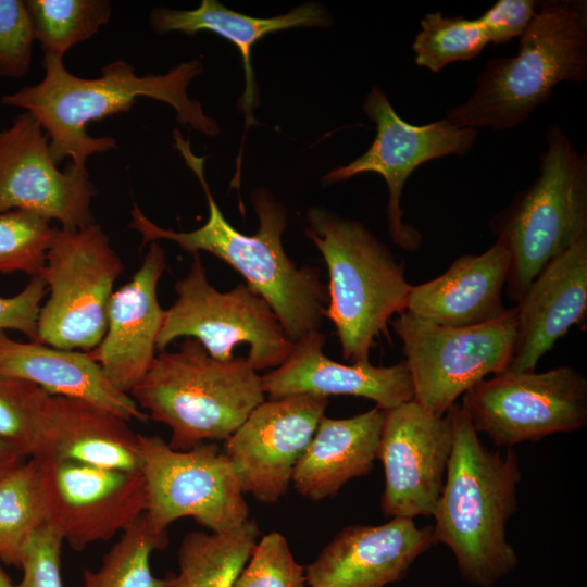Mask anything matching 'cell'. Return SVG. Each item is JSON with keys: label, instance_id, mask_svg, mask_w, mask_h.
Returning a JSON list of instances; mask_svg holds the SVG:
<instances>
[{"label": "cell", "instance_id": "obj_1", "mask_svg": "<svg viewBox=\"0 0 587 587\" xmlns=\"http://www.w3.org/2000/svg\"><path fill=\"white\" fill-rule=\"evenodd\" d=\"M174 147L198 178L209 204V218L199 228L175 232L149 220L134 203L129 227L141 236V246L164 239L186 252L212 253L233 268L261 296L277 315L286 335L295 344L319 330L328 303L327 286L317 268L298 266L285 252L282 235L287 224L285 207L263 188L251 196L259 227L246 235L230 225L214 200L204 177L203 157L196 155L178 129L173 132Z\"/></svg>", "mask_w": 587, "mask_h": 587}, {"label": "cell", "instance_id": "obj_2", "mask_svg": "<svg viewBox=\"0 0 587 587\" xmlns=\"http://www.w3.org/2000/svg\"><path fill=\"white\" fill-rule=\"evenodd\" d=\"M42 79L1 99L7 107L23 109L41 125L49 138L53 161L70 158L72 165L86 170L90 155L116 149L110 136H90L91 122L129 111L137 98L148 97L171 105L179 124L207 136H217V123L208 116L198 100L188 97L191 80L203 71L200 60L184 62L166 74L138 76L123 60L107 64L98 78H80L66 70L63 60L45 55Z\"/></svg>", "mask_w": 587, "mask_h": 587}, {"label": "cell", "instance_id": "obj_3", "mask_svg": "<svg viewBox=\"0 0 587 587\" xmlns=\"http://www.w3.org/2000/svg\"><path fill=\"white\" fill-rule=\"evenodd\" d=\"M447 413L453 440L433 534L436 545L453 552L461 575L486 587L517 563L505 530L517 508L521 472L511 449H487L460 404Z\"/></svg>", "mask_w": 587, "mask_h": 587}, {"label": "cell", "instance_id": "obj_4", "mask_svg": "<svg viewBox=\"0 0 587 587\" xmlns=\"http://www.w3.org/2000/svg\"><path fill=\"white\" fill-rule=\"evenodd\" d=\"M586 79V1H544L521 35L516 55L488 61L470 97L445 117L476 129H510L547 102L558 85Z\"/></svg>", "mask_w": 587, "mask_h": 587}, {"label": "cell", "instance_id": "obj_5", "mask_svg": "<svg viewBox=\"0 0 587 587\" xmlns=\"http://www.w3.org/2000/svg\"><path fill=\"white\" fill-rule=\"evenodd\" d=\"M129 396L171 429L167 444L179 451L226 440L265 399L262 376L247 358L214 359L193 338L155 354Z\"/></svg>", "mask_w": 587, "mask_h": 587}, {"label": "cell", "instance_id": "obj_6", "mask_svg": "<svg viewBox=\"0 0 587 587\" xmlns=\"http://www.w3.org/2000/svg\"><path fill=\"white\" fill-rule=\"evenodd\" d=\"M305 235L322 253L329 276L325 317L335 328L342 357L370 361L375 340L405 311L411 286L391 251L365 225L324 208L307 212Z\"/></svg>", "mask_w": 587, "mask_h": 587}, {"label": "cell", "instance_id": "obj_7", "mask_svg": "<svg viewBox=\"0 0 587 587\" xmlns=\"http://www.w3.org/2000/svg\"><path fill=\"white\" fill-rule=\"evenodd\" d=\"M510 255L508 296L516 303L555 257L587 236V154L551 125L533 184L489 222Z\"/></svg>", "mask_w": 587, "mask_h": 587}, {"label": "cell", "instance_id": "obj_8", "mask_svg": "<svg viewBox=\"0 0 587 587\" xmlns=\"http://www.w3.org/2000/svg\"><path fill=\"white\" fill-rule=\"evenodd\" d=\"M402 341L413 400L445 415L469 389L507 371L517 339L516 307L483 324L449 327L401 312L390 321Z\"/></svg>", "mask_w": 587, "mask_h": 587}, {"label": "cell", "instance_id": "obj_9", "mask_svg": "<svg viewBox=\"0 0 587 587\" xmlns=\"http://www.w3.org/2000/svg\"><path fill=\"white\" fill-rule=\"evenodd\" d=\"M191 255L187 275L175 284L177 298L164 310L157 349L165 350L179 337L193 338L214 359L229 361L235 347L247 344V360L257 372L280 365L294 342L271 305L247 284L217 290L199 253Z\"/></svg>", "mask_w": 587, "mask_h": 587}, {"label": "cell", "instance_id": "obj_10", "mask_svg": "<svg viewBox=\"0 0 587 587\" xmlns=\"http://www.w3.org/2000/svg\"><path fill=\"white\" fill-rule=\"evenodd\" d=\"M123 263L102 228L91 223L58 228L40 276L49 289L37 341L66 350H92L107 329L108 307Z\"/></svg>", "mask_w": 587, "mask_h": 587}, {"label": "cell", "instance_id": "obj_11", "mask_svg": "<svg viewBox=\"0 0 587 587\" xmlns=\"http://www.w3.org/2000/svg\"><path fill=\"white\" fill-rule=\"evenodd\" d=\"M149 527L165 533L178 519L192 517L212 533L230 530L249 519L238 477L215 441L179 451L159 436L138 434Z\"/></svg>", "mask_w": 587, "mask_h": 587}, {"label": "cell", "instance_id": "obj_12", "mask_svg": "<svg viewBox=\"0 0 587 587\" xmlns=\"http://www.w3.org/2000/svg\"><path fill=\"white\" fill-rule=\"evenodd\" d=\"M477 433L511 448L587 424V380L571 366L503 372L483 379L460 404Z\"/></svg>", "mask_w": 587, "mask_h": 587}, {"label": "cell", "instance_id": "obj_13", "mask_svg": "<svg viewBox=\"0 0 587 587\" xmlns=\"http://www.w3.org/2000/svg\"><path fill=\"white\" fill-rule=\"evenodd\" d=\"M363 111L376 127L370 148L347 165L332 170L325 183L345 182L363 173L380 175L388 188L387 220L392 241L403 250L419 249L422 237L404 224L400 201L404 183L421 164L446 155H464L474 146L478 129L459 126L446 117L413 125L403 121L384 91L373 87L363 102Z\"/></svg>", "mask_w": 587, "mask_h": 587}, {"label": "cell", "instance_id": "obj_14", "mask_svg": "<svg viewBox=\"0 0 587 587\" xmlns=\"http://www.w3.org/2000/svg\"><path fill=\"white\" fill-rule=\"evenodd\" d=\"M35 459L40 467L47 524L74 550L111 539L147 510L141 471L107 469L50 457Z\"/></svg>", "mask_w": 587, "mask_h": 587}, {"label": "cell", "instance_id": "obj_15", "mask_svg": "<svg viewBox=\"0 0 587 587\" xmlns=\"http://www.w3.org/2000/svg\"><path fill=\"white\" fill-rule=\"evenodd\" d=\"M327 404V397L290 395L268 397L252 410L224 440L243 494L265 504L286 495Z\"/></svg>", "mask_w": 587, "mask_h": 587}, {"label": "cell", "instance_id": "obj_16", "mask_svg": "<svg viewBox=\"0 0 587 587\" xmlns=\"http://www.w3.org/2000/svg\"><path fill=\"white\" fill-rule=\"evenodd\" d=\"M95 193L86 170L58 168L49 138L30 113L23 111L0 130V212L22 210L76 229L93 223Z\"/></svg>", "mask_w": 587, "mask_h": 587}, {"label": "cell", "instance_id": "obj_17", "mask_svg": "<svg viewBox=\"0 0 587 587\" xmlns=\"http://www.w3.org/2000/svg\"><path fill=\"white\" fill-rule=\"evenodd\" d=\"M452 440L448 413L436 415L414 400L385 410L377 459L384 465L380 508L386 517L433 515Z\"/></svg>", "mask_w": 587, "mask_h": 587}, {"label": "cell", "instance_id": "obj_18", "mask_svg": "<svg viewBox=\"0 0 587 587\" xmlns=\"http://www.w3.org/2000/svg\"><path fill=\"white\" fill-rule=\"evenodd\" d=\"M436 545L433 526L392 517L382 525L340 530L305 569L310 587H387L400 582L412 563Z\"/></svg>", "mask_w": 587, "mask_h": 587}, {"label": "cell", "instance_id": "obj_19", "mask_svg": "<svg viewBox=\"0 0 587 587\" xmlns=\"http://www.w3.org/2000/svg\"><path fill=\"white\" fill-rule=\"evenodd\" d=\"M166 268L165 252L150 242L141 266L130 280L113 291L107 329L90 357L120 391L128 394L149 370L157 349L164 310L157 297L159 279Z\"/></svg>", "mask_w": 587, "mask_h": 587}, {"label": "cell", "instance_id": "obj_20", "mask_svg": "<svg viewBox=\"0 0 587 587\" xmlns=\"http://www.w3.org/2000/svg\"><path fill=\"white\" fill-rule=\"evenodd\" d=\"M325 340L319 329L295 342L287 359L262 375L265 395H349L370 399L383 410L413 400L404 361L390 366H375L370 361L342 364L324 353Z\"/></svg>", "mask_w": 587, "mask_h": 587}, {"label": "cell", "instance_id": "obj_21", "mask_svg": "<svg viewBox=\"0 0 587 587\" xmlns=\"http://www.w3.org/2000/svg\"><path fill=\"white\" fill-rule=\"evenodd\" d=\"M516 307L517 339L505 372L535 371L539 360L587 310V236L552 259Z\"/></svg>", "mask_w": 587, "mask_h": 587}, {"label": "cell", "instance_id": "obj_22", "mask_svg": "<svg viewBox=\"0 0 587 587\" xmlns=\"http://www.w3.org/2000/svg\"><path fill=\"white\" fill-rule=\"evenodd\" d=\"M510 255L495 242L482 254H465L440 276L411 286L408 314L437 325L464 327L496 320L507 310L502 294Z\"/></svg>", "mask_w": 587, "mask_h": 587}, {"label": "cell", "instance_id": "obj_23", "mask_svg": "<svg viewBox=\"0 0 587 587\" xmlns=\"http://www.w3.org/2000/svg\"><path fill=\"white\" fill-rule=\"evenodd\" d=\"M0 374L29 380L52 396L86 400L128 422L149 420L128 394L111 384L88 352L17 341L0 332Z\"/></svg>", "mask_w": 587, "mask_h": 587}, {"label": "cell", "instance_id": "obj_24", "mask_svg": "<svg viewBox=\"0 0 587 587\" xmlns=\"http://www.w3.org/2000/svg\"><path fill=\"white\" fill-rule=\"evenodd\" d=\"M385 410H371L347 419L323 416L291 484L312 501L334 497L349 480L367 475L377 460Z\"/></svg>", "mask_w": 587, "mask_h": 587}, {"label": "cell", "instance_id": "obj_25", "mask_svg": "<svg viewBox=\"0 0 587 587\" xmlns=\"http://www.w3.org/2000/svg\"><path fill=\"white\" fill-rule=\"evenodd\" d=\"M127 423L114 412L86 400L52 396L45 446L38 457L141 471L138 434Z\"/></svg>", "mask_w": 587, "mask_h": 587}, {"label": "cell", "instance_id": "obj_26", "mask_svg": "<svg viewBox=\"0 0 587 587\" xmlns=\"http://www.w3.org/2000/svg\"><path fill=\"white\" fill-rule=\"evenodd\" d=\"M332 20L325 8L315 2L300 4L273 17H253L229 10L217 0H202L193 10L157 8L151 11L149 23L158 34L179 32L192 36L211 32L230 41L240 52L245 72V91L240 110L246 116V128L258 124L252 109L258 104L251 52L255 42L266 35L296 27H326Z\"/></svg>", "mask_w": 587, "mask_h": 587}, {"label": "cell", "instance_id": "obj_27", "mask_svg": "<svg viewBox=\"0 0 587 587\" xmlns=\"http://www.w3.org/2000/svg\"><path fill=\"white\" fill-rule=\"evenodd\" d=\"M261 530L253 519L222 533L190 532L177 552L178 572L166 587H233Z\"/></svg>", "mask_w": 587, "mask_h": 587}, {"label": "cell", "instance_id": "obj_28", "mask_svg": "<svg viewBox=\"0 0 587 587\" xmlns=\"http://www.w3.org/2000/svg\"><path fill=\"white\" fill-rule=\"evenodd\" d=\"M46 524L40 467L29 458L0 474V561L21 569L26 541Z\"/></svg>", "mask_w": 587, "mask_h": 587}, {"label": "cell", "instance_id": "obj_29", "mask_svg": "<svg viewBox=\"0 0 587 587\" xmlns=\"http://www.w3.org/2000/svg\"><path fill=\"white\" fill-rule=\"evenodd\" d=\"M45 55L63 60L74 46L90 39L111 18L108 0H26Z\"/></svg>", "mask_w": 587, "mask_h": 587}, {"label": "cell", "instance_id": "obj_30", "mask_svg": "<svg viewBox=\"0 0 587 587\" xmlns=\"http://www.w3.org/2000/svg\"><path fill=\"white\" fill-rule=\"evenodd\" d=\"M167 544V532H153L142 514L122 533L97 571L84 570V587H166L167 576L155 577L149 559Z\"/></svg>", "mask_w": 587, "mask_h": 587}, {"label": "cell", "instance_id": "obj_31", "mask_svg": "<svg viewBox=\"0 0 587 587\" xmlns=\"http://www.w3.org/2000/svg\"><path fill=\"white\" fill-rule=\"evenodd\" d=\"M51 397L29 380L0 374V439L25 458L38 457L45 446Z\"/></svg>", "mask_w": 587, "mask_h": 587}, {"label": "cell", "instance_id": "obj_32", "mask_svg": "<svg viewBox=\"0 0 587 587\" xmlns=\"http://www.w3.org/2000/svg\"><path fill=\"white\" fill-rule=\"evenodd\" d=\"M487 35L476 20L426 13L412 43L417 66L439 73L450 63L470 61L488 45Z\"/></svg>", "mask_w": 587, "mask_h": 587}, {"label": "cell", "instance_id": "obj_33", "mask_svg": "<svg viewBox=\"0 0 587 587\" xmlns=\"http://www.w3.org/2000/svg\"><path fill=\"white\" fill-rule=\"evenodd\" d=\"M58 228L46 218L22 210L0 212V273L38 276Z\"/></svg>", "mask_w": 587, "mask_h": 587}, {"label": "cell", "instance_id": "obj_34", "mask_svg": "<svg viewBox=\"0 0 587 587\" xmlns=\"http://www.w3.org/2000/svg\"><path fill=\"white\" fill-rule=\"evenodd\" d=\"M305 569L299 564L284 535L271 532L259 538L233 587H304Z\"/></svg>", "mask_w": 587, "mask_h": 587}, {"label": "cell", "instance_id": "obj_35", "mask_svg": "<svg viewBox=\"0 0 587 587\" xmlns=\"http://www.w3.org/2000/svg\"><path fill=\"white\" fill-rule=\"evenodd\" d=\"M35 41L23 0H0V76L21 78L30 68Z\"/></svg>", "mask_w": 587, "mask_h": 587}, {"label": "cell", "instance_id": "obj_36", "mask_svg": "<svg viewBox=\"0 0 587 587\" xmlns=\"http://www.w3.org/2000/svg\"><path fill=\"white\" fill-rule=\"evenodd\" d=\"M61 536L48 524L26 541L21 557L22 580L14 587H63L61 579Z\"/></svg>", "mask_w": 587, "mask_h": 587}, {"label": "cell", "instance_id": "obj_37", "mask_svg": "<svg viewBox=\"0 0 587 587\" xmlns=\"http://www.w3.org/2000/svg\"><path fill=\"white\" fill-rule=\"evenodd\" d=\"M47 285L34 276L22 291L13 297H0V332L12 329L37 341L38 319Z\"/></svg>", "mask_w": 587, "mask_h": 587}, {"label": "cell", "instance_id": "obj_38", "mask_svg": "<svg viewBox=\"0 0 587 587\" xmlns=\"http://www.w3.org/2000/svg\"><path fill=\"white\" fill-rule=\"evenodd\" d=\"M534 0H499L477 20L489 43H507L521 37L536 13Z\"/></svg>", "mask_w": 587, "mask_h": 587}, {"label": "cell", "instance_id": "obj_39", "mask_svg": "<svg viewBox=\"0 0 587 587\" xmlns=\"http://www.w3.org/2000/svg\"><path fill=\"white\" fill-rule=\"evenodd\" d=\"M24 459L14 446L0 439V474L23 463Z\"/></svg>", "mask_w": 587, "mask_h": 587}, {"label": "cell", "instance_id": "obj_40", "mask_svg": "<svg viewBox=\"0 0 587 587\" xmlns=\"http://www.w3.org/2000/svg\"><path fill=\"white\" fill-rule=\"evenodd\" d=\"M0 587H14L8 575L0 569Z\"/></svg>", "mask_w": 587, "mask_h": 587}]
</instances>
